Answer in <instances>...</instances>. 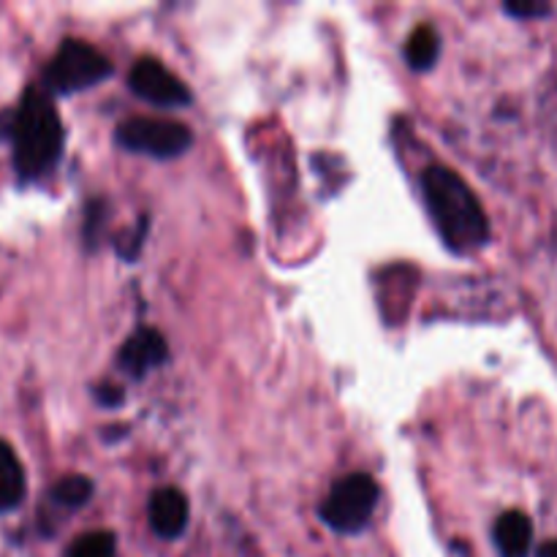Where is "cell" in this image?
Returning <instances> with one entry per match:
<instances>
[{
  "instance_id": "cell-2",
  "label": "cell",
  "mask_w": 557,
  "mask_h": 557,
  "mask_svg": "<svg viewBox=\"0 0 557 557\" xmlns=\"http://www.w3.org/2000/svg\"><path fill=\"white\" fill-rule=\"evenodd\" d=\"M9 139L14 169L22 180H38L58 166L65 145L63 123L52 98L41 87H30L11 112Z\"/></svg>"
},
{
  "instance_id": "cell-9",
  "label": "cell",
  "mask_w": 557,
  "mask_h": 557,
  "mask_svg": "<svg viewBox=\"0 0 557 557\" xmlns=\"http://www.w3.org/2000/svg\"><path fill=\"white\" fill-rule=\"evenodd\" d=\"M493 542L500 557H528L533 549V522L525 511L511 509L495 520Z\"/></svg>"
},
{
  "instance_id": "cell-13",
  "label": "cell",
  "mask_w": 557,
  "mask_h": 557,
  "mask_svg": "<svg viewBox=\"0 0 557 557\" xmlns=\"http://www.w3.org/2000/svg\"><path fill=\"white\" fill-rule=\"evenodd\" d=\"M65 557H117V539L112 531H92L76 539Z\"/></svg>"
},
{
  "instance_id": "cell-4",
  "label": "cell",
  "mask_w": 557,
  "mask_h": 557,
  "mask_svg": "<svg viewBox=\"0 0 557 557\" xmlns=\"http://www.w3.org/2000/svg\"><path fill=\"white\" fill-rule=\"evenodd\" d=\"M379 484L368 473H351L346 479H337L319 509L321 522L335 533L354 536L370 525V517L379 506Z\"/></svg>"
},
{
  "instance_id": "cell-15",
  "label": "cell",
  "mask_w": 557,
  "mask_h": 557,
  "mask_svg": "<svg viewBox=\"0 0 557 557\" xmlns=\"http://www.w3.org/2000/svg\"><path fill=\"white\" fill-rule=\"evenodd\" d=\"M103 218H107V205H103V201H92V205L87 207L85 218V239L90 245L98 239V226H103Z\"/></svg>"
},
{
  "instance_id": "cell-5",
  "label": "cell",
  "mask_w": 557,
  "mask_h": 557,
  "mask_svg": "<svg viewBox=\"0 0 557 557\" xmlns=\"http://www.w3.org/2000/svg\"><path fill=\"white\" fill-rule=\"evenodd\" d=\"M114 139L120 147L131 152H141L150 158H180L190 145H194V134L188 125L174 123V120H158V117H131L117 125Z\"/></svg>"
},
{
  "instance_id": "cell-14",
  "label": "cell",
  "mask_w": 557,
  "mask_h": 557,
  "mask_svg": "<svg viewBox=\"0 0 557 557\" xmlns=\"http://www.w3.org/2000/svg\"><path fill=\"white\" fill-rule=\"evenodd\" d=\"M504 11L515 20H542V16L553 14L555 9L542 0H509V3H504Z\"/></svg>"
},
{
  "instance_id": "cell-7",
  "label": "cell",
  "mask_w": 557,
  "mask_h": 557,
  "mask_svg": "<svg viewBox=\"0 0 557 557\" xmlns=\"http://www.w3.org/2000/svg\"><path fill=\"white\" fill-rule=\"evenodd\" d=\"M166 359H169L166 341H163L161 332L152 330V326H141V330H136L134 335L123 343V348H120L117 354L120 370H123L125 375H131V379H145L150 370L161 368Z\"/></svg>"
},
{
  "instance_id": "cell-17",
  "label": "cell",
  "mask_w": 557,
  "mask_h": 557,
  "mask_svg": "<svg viewBox=\"0 0 557 557\" xmlns=\"http://www.w3.org/2000/svg\"><path fill=\"white\" fill-rule=\"evenodd\" d=\"M539 557H557V539H553V542H544L542 547H539Z\"/></svg>"
},
{
  "instance_id": "cell-11",
  "label": "cell",
  "mask_w": 557,
  "mask_h": 557,
  "mask_svg": "<svg viewBox=\"0 0 557 557\" xmlns=\"http://www.w3.org/2000/svg\"><path fill=\"white\" fill-rule=\"evenodd\" d=\"M438 54H441V36L433 25H419L417 30L408 36L406 63L411 65L413 71L433 69Z\"/></svg>"
},
{
  "instance_id": "cell-3",
  "label": "cell",
  "mask_w": 557,
  "mask_h": 557,
  "mask_svg": "<svg viewBox=\"0 0 557 557\" xmlns=\"http://www.w3.org/2000/svg\"><path fill=\"white\" fill-rule=\"evenodd\" d=\"M112 76V63L92 44L65 38L44 69L41 90L47 96H71Z\"/></svg>"
},
{
  "instance_id": "cell-8",
  "label": "cell",
  "mask_w": 557,
  "mask_h": 557,
  "mask_svg": "<svg viewBox=\"0 0 557 557\" xmlns=\"http://www.w3.org/2000/svg\"><path fill=\"white\" fill-rule=\"evenodd\" d=\"M147 515L156 536L180 539L188 528V498L177 487H161L152 493Z\"/></svg>"
},
{
  "instance_id": "cell-6",
  "label": "cell",
  "mask_w": 557,
  "mask_h": 557,
  "mask_svg": "<svg viewBox=\"0 0 557 557\" xmlns=\"http://www.w3.org/2000/svg\"><path fill=\"white\" fill-rule=\"evenodd\" d=\"M131 90L147 103H156L163 109H177L190 103V90L177 74L166 69L156 58H139L131 69Z\"/></svg>"
},
{
  "instance_id": "cell-12",
  "label": "cell",
  "mask_w": 557,
  "mask_h": 557,
  "mask_svg": "<svg viewBox=\"0 0 557 557\" xmlns=\"http://www.w3.org/2000/svg\"><path fill=\"white\" fill-rule=\"evenodd\" d=\"M92 482L87 476H65L49 490V500L63 509H79L92 498Z\"/></svg>"
},
{
  "instance_id": "cell-10",
  "label": "cell",
  "mask_w": 557,
  "mask_h": 557,
  "mask_svg": "<svg viewBox=\"0 0 557 557\" xmlns=\"http://www.w3.org/2000/svg\"><path fill=\"white\" fill-rule=\"evenodd\" d=\"M25 471H22L20 457L14 455L9 444L0 441V515L14 511L25 500Z\"/></svg>"
},
{
  "instance_id": "cell-16",
  "label": "cell",
  "mask_w": 557,
  "mask_h": 557,
  "mask_svg": "<svg viewBox=\"0 0 557 557\" xmlns=\"http://www.w3.org/2000/svg\"><path fill=\"white\" fill-rule=\"evenodd\" d=\"M98 400L103 406H117V403H123V392L114 389V386H103V389H98Z\"/></svg>"
},
{
  "instance_id": "cell-1",
  "label": "cell",
  "mask_w": 557,
  "mask_h": 557,
  "mask_svg": "<svg viewBox=\"0 0 557 557\" xmlns=\"http://www.w3.org/2000/svg\"><path fill=\"white\" fill-rule=\"evenodd\" d=\"M422 196L433 218L435 232L455 253L468 256L490 243V221L482 201L471 185L446 166H430L422 172Z\"/></svg>"
}]
</instances>
